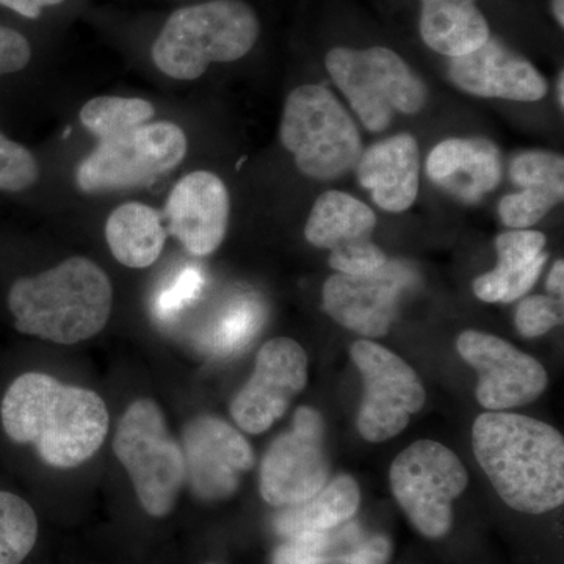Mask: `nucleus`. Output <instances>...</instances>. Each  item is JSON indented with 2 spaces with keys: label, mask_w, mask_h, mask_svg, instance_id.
I'll use <instances>...</instances> for the list:
<instances>
[{
  "label": "nucleus",
  "mask_w": 564,
  "mask_h": 564,
  "mask_svg": "<svg viewBox=\"0 0 564 564\" xmlns=\"http://www.w3.org/2000/svg\"><path fill=\"white\" fill-rule=\"evenodd\" d=\"M32 61V44L21 32L0 25V77L20 73Z\"/></svg>",
  "instance_id": "obj_34"
},
{
  "label": "nucleus",
  "mask_w": 564,
  "mask_h": 564,
  "mask_svg": "<svg viewBox=\"0 0 564 564\" xmlns=\"http://www.w3.org/2000/svg\"><path fill=\"white\" fill-rule=\"evenodd\" d=\"M162 215L143 203L121 204L106 223L111 254L129 269H147L161 258L166 242Z\"/></svg>",
  "instance_id": "obj_22"
},
{
  "label": "nucleus",
  "mask_w": 564,
  "mask_h": 564,
  "mask_svg": "<svg viewBox=\"0 0 564 564\" xmlns=\"http://www.w3.org/2000/svg\"><path fill=\"white\" fill-rule=\"evenodd\" d=\"M40 176V166L31 151L0 132V191L24 192Z\"/></svg>",
  "instance_id": "obj_30"
},
{
  "label": "nucleus",
  "mask_w": 564,
  "mask_h": 564,
  "mask_svg": "<svg viewBox=\"0 0 564 564\" xmlns=\"http://www.w3.org/2000/svg\"><path fill=\"white\" fill-rule=\"evenodd\" d=\"M469 484L466 467L451 451L432 440H421L393 459V497L414 529L440 540L454 524V502Z\"/></svg>",
  "instance_id": "obj_8"
},
{
  "label": "nucleus",
  "mask_w": 564,
  "mask_h": 564,
  "mask_svg": "<svg viewBox=\"0 0 564 564\" xmlns=\"http://www.w3.org/2000/svg\"><path fill=\"white\" fill-rule=\"evenodd\" d=\"M426 173L455 198L480 202L502 180V158L489 140L448 139L430 152Z\"/></svg>",
  "instance_id": "obj_19"
},
{
  "label": "nucleus",
  "mask_w": 564,
  "mask_h": 564,
  "mask_svg": "<svg viewBox=\"0 0 564 564\" xmlns=\"http://www.w3.org/2000/svg\"><path fill=\"white\" fill-rule=\"evenodd\" d=\"M419 31L430 50L451 61L477 51L491 39L488 21L473 2L422 6Z\"/></svg>",
  "instance_id": "obj_24"
},
{
  "label": "nucleus",
  "mask_w": 564,
  "mask_h": 564,
  "mask_svg": "<svg viewBox=\"0 0 564 564\" xmlns=\"http://www.w3.org/2000/svg\"><path fill=\"white\" fill-rule=\"evenodd\" d=\"M68 0H0V7L14 11L25 20L39 21L47 9H57Z\"/></svg>",
  "instance_id": "obj_37"
},
{
  "label": "nucleus",
  "mask_w": 564,
  "mask_h": 564,
  "mask_svg": "<svg viewBox=\"0 0 564 564\" xmlns=\"http://www.w3.org/2000/svg\"><path fill=\"white\" fill-rule=\"evenodd\" d=\"M350 355L364 381L356 419L359 434L373 444L399 436L425 404L421 378L399 355L373 340H356Z\"/></svg>",
  "instance_id": "obj_10"
},
{
  "label": "nucleus",
  "mask_w": 564,
  "mask_h": 564,
  "mask_svg": "<svg viewBox=\"0 0 564 564\" xmlns=\"http://www.w3.org/2000/svg\"><path fill=\"white\" fill-rule=\"evenodd\" d=\"M325 63L334 84L370 132H383L393 115L419 113L429 101L422 79L388 47H334Z\"/></svg>",
  "instance_id": "obj_7"
},
{
  "label": "nucleus",
  "mask_w": 564,
  "mask_h": 564,
  "mask_svg": "<svg viewBox=\"0 0 564 564\" xmlns=\"http://www.w3.org/2000/svg\"><path fill=\"white\" fill-rule=\"evenodd\" d=\"M199 284H202V278H199L198 273L193 272V270L182 274L180 282L174 285L172 291L166 292L161 300L163 313L172 314L182 304L187 303L198 292Z\"/></svg>",
  "instance_id": "obj_36"
},
{
  "label": "nucleus",
  "mask_w": 564,
  "mask_h": 564,
  "mask_svg": "<svg viewBox=\"0 0 564 564\" xmlns=\"http://www.w3.org/2000/svg\"><path fill=\"white\" fill-rule=\"evenodd\" d=\"M510 177L521 188L534 185L564 191L563 158L547 151L522 152L511 162Z\"/></svg>",
  "instance_id": "obj_29"
},
{
  "label": "nucleus",
  "mask_w": 564,
  "mask_h": 564,
  "mask_svg": "<svg viewBox=\"0 0 564 564\" xmlns=\"http://www.w3.org/2000/svg\"><path fill=\"white\" fill-rule=\"evenodd\" d=\"M231 199L225 182L210 172L181 177L165 204L172 234L191 254L204 258L220 248L228 231Z\"/></svg>",
  "instance_id": "obj_16"
},
{
  "label": "nucleus",
  "mask_w": 564,
  "mask_h": 564,
  "mask_svg": "<svg viewBox=\"0 0 564 564\" xmlns=\"http://www.w3.org/2000/svg\"><path fill=\"white\" fill-rule=\"evenodd\" d=\"M456 350L477 370V400L486 411L524 406L547 388L543 364L492 334L467 329L456 339Z\"/></svg>",
  "instance_id": "obj_12"
},
{
  "label": "nucleus",
  "mask_w": 564,
  "mask_h": 564,
  "mask_svg": "<svg viewBox=\"0 0 564 564\" xmlns=\"http://www.w3.org/2000/svg\"><path fill=\"white\" fill-rule=\"evenodd\" d=\"M182 454L185 481L203 502L229 499L256 464L247 437L214 415H198L185 425Z\"/></svg>",
  "instance_id": "obj_13"
},
{
  "label": "nucleus",
  "mask_w": 564,
  "mask_h": 564,
  "mask_svg": "<svg viewBox=\"0 0 564 564\" xmlns=\"http://www.w3.org/2000/svg\"><path fill=\"white\" fill-rule=\"evenodd\" d=\"M361 492L350 475H337L302 503L284 507L274 516V532L282 538L307 532H329L358 513Z\"/></svg>",
  "instance_id": "obj_21"
},
{
  "label": "nucleus",
  "mask_w": 564,
  "mask_h": 564,
  "mask_svg": "<svg viewBox=\"0 0 564 564\" xmlns=\"http://www.w3.org/2000/svg\"><path fill=\"white\" fill-rule=\"evenodd\" d=\"M564 0H554L552 2V9H554V17L556 22H558L560 28H563L564 25V7H563Z\"/></svg>",
  "instance_id": "obj_39"
},
{
  "label": "nucleus",
  "mask_w": 564,
  "mask_h": 564,
  "mask_svg": "<svg viewBox=\"0 0 564 564\" xmlns=\"http://www.w3.org/2000/svg\"><path fill=\"white\" fill-rule=\"evenodd\" d=\"M364 536L366 533L361 527L351 519L329 532H307L284 538L274 551L272 564L344 563Z\"/></svg>",
  "instance_id": "obj_25"
},
{
  "label": "nucleus",
  "mask_w": 564,
  "mask_h": 564,
  "mask_svg": "<svg viewBox=\"0 0 564 564\" xmlns=\"http://www.w3.org/2000/svg\"><path fill=\"white\" fill-rule=\"evenodd\" d=\"M564 191L552 187H524L505 196L499 204V217L508 228L529 229L543 220L556 204L563 202Z\"/></svg>",
  "instance_id": "obj_28"
},
{
  "label": "nucleus",
  "mask_w": 564,
  "mask_h": 564,
  "mask_svg": "<svg viewBox=\"0 0 564 564\" xmlns=\"http://www.w3.org/2000/svg\"><path fill=\"white\" fill-rule=\"evenodd\" d=\"M556 95H558L560 106L564 107V73H560L558 82H556Z\"/></svg>",
  "instance_id": "obj_41"
},
{
  "label": "nucleus",
  "mask_w": 564,
  "mask_h": 564,
  "mask_svg": "<svg viewBox=\"0 0 564 564\" xmlns=\"http://www.w3.org/2000/svg\"><path fill=\"white\" fill-rule=\"evenodd\" d=\"M154 115L155 107L144 99L98 96L82 107L80 121L104 141L148 124Z\"/></svg>",
  "instance_id": "obj_26"
},
{
  "label": "nucleus",
  "mask_w": 564,
  "mask_h": 564,
  "mask_svg": "<svg viewBox=\"0 0 564 564\" xmlns=\"http://www.w3.org/2000/svg\"><path fill=\"white\" fill-rule=\"evenodd\" d=\"M448 76L459 90L480 98L536 102L547 93L543 74L492 36L477 51L452 58Z\"/></svg>",
  "instance_id": "obj_17"
},
{
  "label": "nucleus",
  "mask_w": 564,
  "mask_h": 564,
  "mask_svg": "<svg viewBox=\"0 0 564 564\" xmlns=\"http://www.w3.org/2000/svg\"><path fill=\"white\" fill-rule=\"evenodd\" d=\"M0 421L14 444L33 445L41 462L54 469H74L91 459L110 426L98 393L41 372L21 375L10 384Z\"/></svg>",
  "instance_id": "obj_1"
},
{
  "label": "nucleus",
  "mask_w": 564,
  "mask_h": 564,
  "mask_svg": "<svg viewBox=\"0 0 564 564\" xmlns=\"http://www.w3.org/2000/svg\"><path fill=\"white\" fill-rule=\"evenodd\" d=\"M356 176L378 207L392 214L410 209L419 193V144L410 133L378 141L362 151Z\"/></svg>",
  "instance_id": "obj_18"
},
{
  "label": "nucleus",
  "mask_w": 564,
  "mask_h": 564,
  "mask_svg": "<svg viewBox=\"0 0 564 564\" xmlns=\"http://www.w3.org/2000/svg\"><path fill=\"white\" fill-rule=\"evenodd\" d=\"M563 300L551 295L527 296L516 311V329L525 339L544 336L563 323Z\"/></svg>",
  "instance_id": "obj_31"
},
{
  "label": "nucleus",
  "mask_w": 564,
  "mask_h": 564,
  "mask_svg": "<svg viewBox=\"0 0 564 564\" xmlns=\"http://www.w3.org/2000/svg\"><path fill=\"white\" fill-rule=\"evenodd\" d=\"M377 215L367 204L344 192H326L318 196L304 237L323 250L334 251L359 240L372 239Z\"/></svg>",
  "instance_id": "obj_23"
},
{
  "label": "nucleus",
  "mask_w": 564,
  "mask_h": 564,
  "mask_svg": "<svg viewBox=\"0 0 564 564\" xmlns=\"http://www.w3.org/2000/svg\"><path fill=\"white\" fill-rule=\"evenodd\" d=\"M545 236L532 229H513L496 239L497 267L474 281L478 300L485 303H513L540 280L547 252Z\"/></svg>",
  "instance_id": "obj_20"
},
{
  "label": "nucleus",
  "mask_w": 564,
  "mask_h": 564,
  "mask_svg": "<svg viewBox=\"0 0 564 564\" xmlns=\"http://www.w3.org/2000/svg\"><path fill=\"white\" fill-rule=\"evenodd\" d=\"M477 462L508 507L544 514L564 502V440L536 419L486 411L473 429Z\"/></svg>",
  "instance_id": "obj_2"
},
{
  "label": "nucleus",
  "mask_w": 564,
  "mask_h": 564,
  "mask_svg": "<svg viewBox=\"0 0 564 564\" xmlns=\"http://www.w3.org/2000/svg\"><path fill=\"white\" fill-rule=\"evenodd\" d=\"M413 281L410 267L395 261L366 276L336 273L323 285V310L344 328L377 339L392 328L400 299Z\"/></svg>",
  "instance_id": "obj_15"
},
{
  "label": "nucleus",
  "mask_w": 564,
  "mask_h": 564,
  "mask_svg": "<svg viewBox=\"0 0 564 564\" xmlns=\"http://www.w3.org/2000/svg\"><path fill=\"white\" fill-rule=\"evenodd\" d=\"M261 35L254 9L243 0H206L169 14L152 41L155 68L174 80H196L214 63L250 54Z\"/></svg>",
  "instance_id": "obj_4"
},
{
  "label": "nucleus",
  "mask_w": 564,
  "mask_h": 564,
  "mask_svg": "<svg viewBox=\"0 0 564 564\" xmlns=\"http://www.w3.org/2000/svg\"><path fill=\"white\" fill-rule=\"evenodd\" d=\"M111 307L109 276L98 263L82 256L36 276L20 278L9 292L14 328L61 345L84 343L101 333Z\"/></svg>",
  "instance_id": "obj_3"
},
{
  "label": "nucleus",
  "mask_w": 564,
  "mask_h": 564,
  "mask_svg": "<svg viewBox=\"0 0 564 564\" xmlns=\"http://www.w3.org/2000/svg\"><path fill=\"white\" fill-rule=\"evenodd\" d=\"M392 555V543L384 534H366L344 560V564H386Z\"/></svg>",
  "instance_id": "obj_35"
},
{
  "label": "nucleus",
  "mask_w": 564,
  "mask_h": 564,
  "mask_svg": "<svg viewBox=\"0 0 564 564\" xmlns=\"http://www.w3.org/2000/svg\"><path fill=\"white\" fill-rule=\"evenodd\" d=\"M113 452L131 477L141 508L152 518L172 513L185 484L184 454L154 400L129 404L118 422Z\"/></svg>",
  "instance_id": "obj_6"
},
{
  "label": "nucleus",
  "mask_w": 564,
  "mask_h": 564,
  "mask_svg": "<svg viewBox=\"0 0 564 564\" xmlns=\"http://www.w3.org/2000/svg\"><path fill=\"white\" fill-rule=\"evenodd\" d=\"M259 314L248 304L234 306L215 326L212 333V347L217 352L228 355L242 348L258 332Z\"/></svg>",
  "instance_id": "obj_32"
},
{
  "label": "nucleus",
  "mask_w": 564,
  "mask_h": 564,
  "mask_svg": "<svg viewBox=\"0 0 564 564\" xmlns=\"http://www.w3.org/2000/svg\"><path fill=\"white\" fill-rule=\"evenodd\" d=\"M422 6H443V3H467L475 0H421Z\"/></svg>",
  "instance_id": "obj_40"
},
{
  "label": "nucleus",
  "mask_w": 564,
  "mask_h": 564,
  "mask_svg": "<svg viewBox=\"0 0 564 564\" xmlns=\"http://www.w3.org/2000/svg\"><path fill=\"white\" fill-rule=\"evenodd\" d=\"M281 143L304 176L332 181L351 172L362 154L361 137L343 104L322 85H302L288 96Z\"/></svg>",
  "instance_id": "obj_5"
},
{
  "label": "nucleus",
  "mask_w": 564,
  "mask_h": 564,
  "mask_svg": "<svg viewBox=\"0 0 564 564\" xmlns=\"http://www.w3.org/2000/svg\"><path fill=\"white\" fill-rule=\"evenodd\" d=\"M306 383L307 356L302 345L289 337H274L262 345L254 372L232 399L229 411L234 422L245 433H265L288 413Z\"/></svg>",
  "instance_id": "obj_14"
},
{
  "label": "nucleus",
  "mask_w": 564,
  "mask_h": 564,
  "mask_svg": "<svg viewBox=\"0 0 564 564\" xmlns=\"http://www.w3.org/2000/svg\"><path fill=\"white\" fill-rule=\"evenodd\" d=\"M332 480L325 448V422L311 406H300L289 432L270 444L263 455L259 489L272 507L302 503Z\"/></svg>",
  "instance_id": "obj_11"
},
{
  "label": "nucleus",
  "mask_w": 564,
  "mask_h": 564,
  "mask_svg": "<svg viewBox=\"0 0 564 564\" xmlns=\"http://www.w3.org/2000/svg\"><path fill=\"white\" fill-rule=\"evenodd\" d=\"M39 518L28 500L0 491V564H22L39 540Z\"/></svg>",
  "instance_id": "obj_27"
},
{
  "label": "nucleus",
  "mask_w": 564,
  "mask_h": 564,
  "mask_svg": "<svg viewBox=\"0 0 564 564\" xmlns=\"http://www.w3.org/2000/svg\"><path fill=\"white\" fill-rule=\"evenodd\" d=\"M187 137L170 121L151 122L104 140L82 161L76 182L82 192L122 191L148 184L176 169L187 154Z\"/></svg>",
  "instance_id": "obj_9"
},
{
  "label": "nucleus",
  "mask_w": 564,
  "mask_h": 564,
  "mask_svg": "<svg viewBox=\"0 0 564 564\" xmlns=\"http://www.w3.org/2000/svg\"><path fill=\"white\" fill-rule=\"evenodd\" d=\"M547 291L551 296L563 300L564 293V263L556 261L547 276Z\"/></svg>",
  "instance_id": "obj_38"
},
{
  "label": "nucleus",
  "mask_w": 564,
  "mask_h": 564,
  "mask_svg": "<svg viewBox=\"0 0 564 564\" xmlns=\"http://www.w3.org/2000/svg\"><path fill=\"white\" fill-rule=\"evenodd\" d=\"M388 262L384 251L372 239L359 240L339 250L329 251V267L336 273L366 276L383 269Z\"/></svg>",
  "instance_id": "obj_33"
}]
</instances>
